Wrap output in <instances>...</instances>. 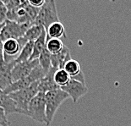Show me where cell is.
I'll return each instance as SVG.
<instances>
[{"label": "cell", "mask_w": 131, "mask_h": 126, "mask_svg": "<svg viewBox=\"0 0 131 126\" xmlns=\"http://www.w3.org/2000/svg\"><path fill=\"white\" fill-rule=\"evenodd\" d=\"M47 41V32H46V30H44L43 32L41 33V35L38 37V39H37V40L34 41L32 55H31V57H30V60L38 59L40 55L42 54V52L46 49Z\"/></svg>", "instance_id": "4fadbf2b"}, {"label": "cell", "mask_w": 131, "mask_h": 126, "mask_svg": "<svg viewBox=\"0 0 131 126\" xmlns=\"http://www.w3.org/2000/svg\"><path fill=\"white\" fill-rule=\"evenodd\" d=\"M0 107L4 110L6 115L12 113L20 114L14 100L9 97V95L4 93V91L2 90H0Z\"/></svg>", "instance_id": "7c38bea8"}, {"label": "cell", "mask_w": 131, "mask_h": 126, "mask_svg": "<svg viewBox=\"0 0 131 126\" xmlns=\"http://www.w3.org/2000/svg\"><path fill=\"white\" fill-rule=\"evenodd\" d=\"M3 26H0V32H1V29ZM5 62H6V60H5V57L4 54V41H2L1 37H0V65L4 64Z\"/></svg>", "instance_id": "7402d4cb"}, {"label": "cell", "mask_w": 131, "mask_h": 126, "mask_svg": "<svg viewBox=\"0 0 131 126\" xmlns=\"http://www.w3.org/2000/svg\"><path fill=\"white\" fill-rule=\"evenodd\" d=\"M47 40L49 39H60L61 37H65V28L60 21L55 22L52 24L46 30Z\"/></svg>", "instance_id": "5bb4252c"}, {"label": "cell", "mask_w": 131, "mask_h": 126, "mask_svg": "<svg viewBox=\"0 0 131 126\" xmlns=\"http://www.w3.org/2000/svg\"><path fill=\"white\" fill-rule=\"evenodd\" d=\"M7 20V9L3 1H0V26H3Z\"/></svg>", "instance_id": "44dd1931"}, {"label": "cell", "mask_w": 131, "mask_h": 126, "mask_svg": "<svg viewBox=\"0 0 131 126\" xmlns=\"http://www.w3.org/2000/svg\"><path fill=\"white\" fill-rule=\"evenodd\" d=\"M58 21L59 18L57 12L56 3L53 0H48L45 2L44 5L39 10L34 24L43 26L45 30H47L52 24Z\"/></svg>", "instance_id": "3957f363"}, {"label": "cell", "mask_w": 131, "mask_h": 126, "mask_svg": "<svg viewBox=\"0 0 131 126\" xmlns=\"http://www.w3.org/2000/svg\"><path fill=\"white\" fill-rule=\"evenodd\" d=\"M71 79H73V80H77V81H79V82H81L83 84H85V85H86V82H85V75H84V73L82 72H80L79 75H76L75 77L74 78H71Z\"/></svg>", "instance_id": "cb8c5ba5"}, {"label": "cell", "mask_w": 131, "mask_h": 126, "mask_svg": "<svg viewBox=\"0 0 131 126\" xmlns=\"http://www.w3.org/2000/svg\"><path fill=\"white\" fill-rule=\"evenodd\" d=\"M68 98H69V95L60 88L45 93L47 126L51 124L58 109Z\"/></svg>", "instance_id": "7a4b0ae2"}, {"label": "cell", "mask_w": 131, "mask_h": 126, "mask_svg": "<svg viewBox=\"0 0 131 126\" xmlns=\"http://www.w3.org/2000/svg\"><path fill=\"white\" fill-rule=\"evenodd\" d=\"M33 46H34V41H29V43H27L26 45L22 47L18 57L14 60L15 64H20L29 61L32 55Z\"/></svg>", "instance_id": "9a60e30c"}, {"label": "cell", "mask_w": 131, "mask_h": 126, "mask_svg": "<svg viewBox=\"0 0 131 126\" xmlns=\"http://www.w3.org/2000/svg\"><path fill=\"white\" fill-rule=\"evenodd\" d=\"M21 50V47L19 45L18 40L15 39H9L4 43V54L8 56H15L19 54Z\"/></svg>", "instance_id": "2e32d148"}, {"label": "cell", "mask_w": 131, "mask_h": 126, "mask_svg": "<svg viewBox=\"0 0 131 126\" xmlns=\"http://www.w3.org/2000/svg\"><path fill=\"white\" fill-rule=\"evenodd\" d=\"M45 2L46 1H44V0H29V4L32 7L37 8V9H41L45 4Z\"/></svg>", "instance_id": "603a6c76"}, {"label": "cell", "mask_w": 131, "mask_h": 126, "mask_svg": "<svg viewBox=\"0 0 131 126\" xmlns=\"http://www.w3.org/2000/svg\"><path fill=\"white\" fill-rule=\"evenodd\" d=\"M45 30V28L41 26H38V25H32L28 30H26V34L24 35L23 37L19 39L18 41L19 43L21 48L23 47L29 41H35L38 37L41 35V33L43 32V30Z\"/></svg>", "instance_id": "30bf717a"}, {"label": "cell", "mask_w": 131, "mask_h": 126, "mask_svg": "<svg viewBox=\"0 0 131 126\" xmlns=\"http://www.w3.org/2000/svg\"><path fill=\"white\" fill-rule=\"evenodd\" d=\"M39 64L38 59L29 60L27 62L16 64L12 69V78L13 82L22 80L27 77L31 73L33 69Z\"/></svg>", "instance_id": "52a82bcc"}, {"label": "cell", "mask_w": 131, "mask_h": 126, "mask_svg": "<svg viewBox=\"0 0 131 126\" xmlns=\"http://www.w3.org/2000/svg\"><path fill=\"white\" fill-rule=\"evenodd\" d=\"M54 81L59 87H63L68 85L71 80V77L63 69H57L54 73Z\"/></svg>", "instance_id": "ac0fdd59"}, {"label": "cell", "mask_w": 131, "mask_h": 126, "mask_svg": "<svg viewBox=\"0 0 131 126\" xmlns=\"http://www.w3.org/2000/svg\"><path fill=\"white\" fill-rule=\"evenodd\" d=\"M31 26V24H19L15 21L7 19L0 32V37L4 43L9 39L19 40L23 37L26 30Z\"/></svg>", "instance_id": "5b68a950"}, {"label": "cell", "mask_w": 131, "mask_h": 126, "mask_svg": "<svg viewBox=\"0 0 131 126\" xmlns=\"http://www.w3.org/2000/svg\"><path fill=\"white\" fill-rule=\"evenodd\" d=\"M57 69L51 67L49 69L48 73L45 75V77L42 78L40 81H39V86L38 90L39 92H42V93H47L48 91L57 90L60 87L58 86L54 81V73Z\"/></svg>", "instance_id": "9c48e42d"}, {"label": "cell", "mask_w": 131, "mask_h": 126, "mask_svg": "<svg viewBox=\"0 0 131 126\" xmlns=\"http://www.w3.org/2000/svg\"><path fill=\"white\" fill-rule=\"evenodd\" d=\"M9 121L8 122H2L0 123V126H9Z\"/></svg>", "instance_id": "484cf974"}, {"label": "cell", "mask_w": 131, "mask_h": 126, "mask_svg": "<svg viewBox=\"0 0 131 126\" xmlns=\"http://www.w3.org/2000/svg\"><path fill=\"white\" fill-rule=\"evenodd\" d=\"M71 55L69 49L64 46L63 49L60 52H58L57 54L52 55L51 58V65L52 68L56 69H63L65 64L68 62L69 59H71Z\"/></svg>", "instance_id": "8fae6325"}, {"label": "cell", "mask_w": 131, "mask_h": 126, "mask_svg": "<svg viewBox=\"0 0 131 126\" xmlns=\"http://www.w3.org/2000/svg\"><path fill=\"white\" fill-rule=\"evenodd\" d=\"M51 58L52 54L47 51V48L42 52V54L40 55V57L38 58L39 64L41 68L43 69L44 71H46L47 73L49 71V69H51Z\"/></svg>", "instance_id": "ffe728a7"}, {"label": "cell", "mask_w": 131, "mask_h": 126, "mask_svg": "<svg viewBox=\"0 0 131 126\" xmlns=\"http://www.w3.org/2000/svg\"><path fill=\"white\" fill-rule=\"evenodd\" d=\"M60 89H62L63 91H65L69 95V98H71L73 102L77 103L80 98L84 97L88 92L87 86L81 82L71 79L68 85L63 86Z\"/></svg>", "instance_id": "8992f818"}, {"label": "cell", "mask_w": 131, "mask_h": 126, "mask_svg": "<svg viewBox=\"0 0 131 126\" xmlns=\"http://www.w3.org/2000/svg\"><path fill=\"white\" fill-rule=\"evenodd\" d=\"M64 47V44L60 39H49L47 41L46 48L52 55L60 52Z\"/></svg>", "instance_id": "d6986e66"}, {"label": "cell", "mask_w": 131, "mask_h": 126, "mask_svg": "<svg viewBox=\"0 0 131 126\" xmlns=\"http://www.w3.org/2000/svg\"><path fill=\"white\" fill-rule=\"evenodd\" d=\"M39 81L32 83L28 87L25 88L23 90H20L19 91L9 94V97L15 102L19 113L22 115L28 116L29 103L33 99V97H36V95L39 92L38 90Z\"/></svg>", "instance_id": "6da1fadb"}, {"label": "cell", "mask_w": 131, "mask_h": 126, "mask_svg": "<svg viewBox=\"0 0 131 126\" xmlns=\"http://www.w3.org/2000/svg\"><path fill=\"white\" fill-rule=\"evenodd\" d=\"M63 69L70 75L71 78L75 77L76 75H79L80 72H82L80 63L78 62L77 60L73 59V58L69 59L68 62L65 64L64 67H63Z\"/></svg>", "instance_id": "e0dca14e"}, {"label": "cell", "mask_w": 131, "mask_h": 126, "mask_svg": "<svg viewBox=\"0 0 131 126\" xmlns=\"http://www.w3.org/2000/svg\"><path fill=\"white\" fill-rule=\"evenodd\" d=\"M28 117L40 124H47L45 93L38 92L28 106Z\"/></svg>", "instance_id": "277c9868"}, {"label": "cell", "mask_w": 131, "mask_h": 126, "mask_svg": "<svg viewBox=\"0 0 131 126\" xmlns=\"http://www.w3.org/2000/svg\"><path fill=\"white\" fill-rule=\"evenodd\" d=\"M2 122H8V119H7V115H6V113H5L4 110L0 107V123H2Z\"/></svg>", "instance_id": "d4e9b609"}, {"label": "cell", "mask_w": 131, "mask_h": 126, "mask_svg": "<svg viewBox=\"0 0 131 126\" xmlns=\"http://www.w3.org/2000/svg\"><path fill=\"white\" fill-rule=\"evenodd\" d=\"M15 62L6 61L0 65V90L4 91L13 83L12 69L15 66Z\"/></svg>", "instance_id": "ba28073f"}]
</instances>
